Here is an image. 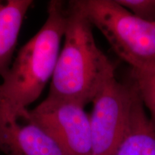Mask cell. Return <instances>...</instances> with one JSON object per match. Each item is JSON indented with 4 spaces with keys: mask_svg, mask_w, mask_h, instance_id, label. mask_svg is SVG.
I'll return each mask as SVG.
<instances>
[{
    "mask_svg": "<svg viewBox=\"0 0 155 155\" xmlns=\"http://www.w3.org/2000/svg\"><path fill=\"white\" fill-rule=\"evenodd\" d=\"M66 10L63 47L47 97L85 107L92 103L104 84L115 76V67L96 45L94 26L81 0L69 1Z\"/></svg>",
    "mask_w": 155,
    "mask_h": 155,
    "instance_id": "6da1fadb",
    "label": "cell"
},
{
    "mask_svg": "<svg viewBox=\"0 0 155 155\" xmlns=\"http://www.w3.org/2000/svg\"><path fill=\"white\" fill-rule=\"evenodd\" d=\"M48 17L35 35L20 48L0 83V106L9 124L24 119L53 77L66 26V4L51 0Z\"/></svg>",
    "mask_w": 155,
    "mask_h": 155,
    "instance_id": "7a4b0ae2",
    "label": "cell"
},
{
    "mask_svg": "<svg viewBox=\"0 0 155 155\" xmlns=\"http://www.w3.org/2000/svg\"><path fill=\"white\" fill-rule=\"evenodd\" d=\"M94 27L132 69L155 68V22L131 14L116 0H81Z\"/></svg>",
    "mask_w": 155,
    "mask_h": 155,
    "instance_id": "3957f363",
    "label": "cell"
},
{
    "mask_svg": "<svg viewBox=\"0 0 155 155\" xmlns=\"http://www.w3.org/2000/svg\"><path fill=\"white\" fill-rule=\"evenodd\" d=\"M136 89L110 78L93 100L90 118L93 155H114L124 137Z\"/></svg>",
    "mask_w": 155,
    "mask_h": 155,
    "instance_id": "277c9868",
    "label": "cell"
},
{
    "mask_svg": "<svg viewBox=\"0 0 155 155\" xmlns=\"http://www.w3.org/2000/svg\"><path fill=\"white\" fill-rule=\"evenodd\" d=\"M84 108L47 97L34 109L28 110L25 119L48 131L69 155H93L90 118Z\"/></svg>",
    "mask_w": 155,
    "mask_h": 155,
    "instance_id": "5b68a950",
    "label": "cell"
},
{
    "mask_svg": "<svg viewBox=\"0 0 155 155\" xmlns=\"http://www.w3.org/2000/svg\"><path fill=\"white\" fill-rule=\"evenodd\" d=\"M10 122L2 152L7 155H69L61 143L29 119Z\"/></svg>",
    "mask_w": 155,
    "mask_h": 155,
    "instance_id": "8992f818",
    "label": "cell"
},
{
    "mask_svg": "<svg viewBox=\"0 0 155 155\" xmlns=\"http://www.w3.org/2000/svg\"><path fill=\"white\" fill-rule=\"evenodd\" d=\"M32 0H0V77L8 73L19 31Z\"/></svg>",
    "mask_w": 155,
    "mask_h": 155,
    "instance_id": "52a82bcc",
    "label": "cell"
},
{
    "mask_svg": "<svg viewBox=\"0 0 155 155\" xmlns=\"http://www.w3.org/2000/svg\"><path fill=\"white\" fill-rule=\"evenodd\" d=\"M114 155H155V127L137 91L129 126Z\"/></svg>",
    "mask_w": 155,
    "mask_h": 155,
    "instance_id": "ba28073f",
    "label": "cell"
},
{
    "mask_svg": "<svg viewBox=\"0 0 155 155\" xmlns=\"http://www.w3.org/2000/svg\"><path fill=\"white\" fill-rule=\"evenodd\" d=\"M132 84L155 127V68L131 71Z\"/></svg>",
    "mask_w": 155,
    "mask_h": 155,
    "instance_id": "9c48e42d",
    "label": "cell"
},
{
    "mask_svg": "<svg viewBox=\"0 0 155 155\" xmlns=\"http://www.w3.org/2000/svg\"><path fill=\"white\" fill-rule=\"evenodd\" d=\"M134 16L149 22H155V0H116Z\"/></svg>",
    "mask_w": 155,
    "mask_h": 155,
    "instance_id": "30bf717a",
    "label": "cell"
},
{
    "mask_svg": "<svg viewBox=\"0 0 155 155\" xmlns=\"http://www.w3.org/2000/svg\"><path fill=\"white\" fill-rule=\"evenodd\" d=\"M9 124L6 118L2 108L0 106V150H2L5 147Z\"/></svg>",
    "mask_w": 155,
    "mask_h": 155,
    "instance_id": "8fae6325",
    "label": "cell"
}]
</instances>
